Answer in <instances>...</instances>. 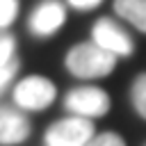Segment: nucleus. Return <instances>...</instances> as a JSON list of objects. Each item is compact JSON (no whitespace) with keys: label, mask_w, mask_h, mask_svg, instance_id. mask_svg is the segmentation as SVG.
I'll return each instance as SVG.
<instances>
[{"label":"nucleus","mask_w":146,"mask_h":146,"mask_svg":"<svg viewBox=\"0 0 146 146\" xmlns=\"http://www.w3.org/2000/svg\"><path fill=\"white\" fill-rule=\"evenodd\" d=\"M18 11V0H0V27L9 25L16 18Z\"/></svg>","instance_id":"9d476101"},{"label":"nucleus","mask_w":146,"mask_h":146,"mask_svg":"<svg viewBox=\"0 0 146 146\" xmlns=\"http://www.w3.org/2000/svg\"><path fill=\"white\" fill-rule=\"evenodd\" d=\"M91 36H94V43H98L100 48L110 50V52L116 55V57H119V55L125 57V55L132 52V39L128 36L125 30H121V27H119L114 21H110V18H100V21L94 25Z\"/></svg>","instance_id":"39448f33"},{"label":"nucleus","mask_w":146,"mask_h":146,"mask_svg":"<svg viewBox=\"0 0 146 146\" xmlns=\"http://www.w3.org/2000/svg\"><path fill=\"white\" fill-rule=\"evenodd\" d=\"M94 139V125L82 116H71L52 123L46 132L48 146H87Z\"/></svg>","instance_id":"f03ea898"},{"label":"nucleus","mask_w":146,"mask_h":146,"mask_svg":"<svg viewBox=\"0 0 146 146\" xmlns=\"http://www.w3.org/2000/svg\"><path fill=\"white\" fill-rule=\"evenodd\" d=\"M62 23H64V7L57 0H46L34 9V14L30 18V30L36 36H48Z\"/></svg>","instance_id":"423d86ee"},{"label":"nucleus","mask_w":146,"mask_h":146,"mask_svg":"<svg viewBox=\"0 0 146 146\" xmlns=\"http://www.w3.org/2000/svg\"><path fill=\"white\" fill-rule=\"evenodd\" d=\"M87 146H125V141H123L116 132H103V135L94 137Z\"/></svg>","instance_id":"9b49d317"},{"label":"nucleus","mask_w":146,"mask_h":146,"mask_svg":"<svg viewBox=\"0 0 146 146\" xmlns=\"http://www.w3.org/2000/svg\"><path fill=\"white\" fill-rule=\"evenodd\" d=\"M75 9H94L100 5V0H68Z\"/></svg>","instance_id":"4468645a"},{"label":"nucleus","mask_w":146,"mask_h":146,"mask_svg":"<svg viewBox=\"0 0 146 146\" xmlns=\"http://www.w3.org/2000/svg\"><path fill=\"white\" fill-rule=\"evenodd\" d=\"M30 135V121L16 110L0 107V144H21Z\"/></svg>","instance_id":"0eeeda50"},{"label":"nucleus","mask_w":146,"mask_h":146,"mask_svg":"<svg viewBox=\"0 0 146 146\" xmlns=\"http://www.w3.org/2000/svg\"><path fill=\"white\" fill-rule=\"evenodd\" d=\"M132 105L141 119H146V73L137 75L132 82Z\"/></svg>","instance_id":"1a4fd4ad"},{"label":"nucleus","mask_w":146,"mask_h":146,"mask_svg":"<svg viewBox=\"0 0 146 146\" xmlns=\"http://www.w3.org/2000/svg\"><path fill=\"white\" fill-rule=\"evenodd\" d=\"M144 146H146V144H144Z\"/></svg>","instance_id":"2eb2a0df"},{"label":"nucleus","mask_w":146,"mask_h":146,"mask_svg":"<svg viewBox=\"0 0 146 146\" xmlns=\"http://www.w3.org/2000/svg\"><path fill=\"white\" fill-rule=\"evenodd\" d=\"M116 55L100 48L98 43H78L66 55V68L75 78H103L112 73Z\"/></svg>","instance_id":"f257e3e1"},{"label":"nucleus","mask_w":146,"mask_h":146,"mask_svg":"<svg viewBox=\"0 0 146 146\" xmlns=\"http://www.w3.org/2000/svg\"><path fill=\"white\" fill-rule=\"evenodd\" d=\"M11 52H14V39L11 36H0V68L11 62Z\"/></svg>","instance_id":"f8f14e48"},{"label":"nucleus","mask_w":146,"mask_h":146,"mask_svg":"<svg viewBox=\"0 0 146 146\" xmlns=\"http://www.w3.org/2000/svg\"><path fill=\"white\" fill-rule=\"evenodd\" d=\"M16 68H18V62H14V59H11L7 66H2V68H0V91L7 87V82H9V80H11V75L16 73Z\"/></svg>","instance_id":"ddd939ff"},{"label":"nucleus","mask_w":146,"mask_h":146,"mask_svg":"<svg viewBox=\"0 0 146 146\" xmlns=\"http://www.w3.org/2000/svg\"><path fill=\"white\" fill-rule=\"evenodd\" d=\"M114 9L121 18L130 21L137 30L146 32V0H114Z\"/></svg>","instance_id":"6e6552de"},{"label":"nucleus","mask_w":146,"mask_h":146,"mask_svg":"<svg viewBox=\"0 0 146 146\" xmlns=\"http://www.w3.org/2000/svg\"><path fill=\"white\" fill-rule=\"evenodd\" d=\"M66 110H71L73 114L84 116H103L110 110V96L98 89V87H78L71 89L66 100H64Z\"/></svg>","instance_id":"20e7f679"},{"label":"nucleus","mask_w":146,"mask_h":146,"mask_svg":"<svg viewBox=\"0 0 146 146\" xmlns=\"http://www.w3.org/2000/svg\"><path fill=\"white\" fill-rule=\"evenodd\" d=\"M14 100L23 110H46L55 100V87L43 75H30L16 84Z\"/></svg>","instance_id":"7ed1b4c3"}]
</instances>
